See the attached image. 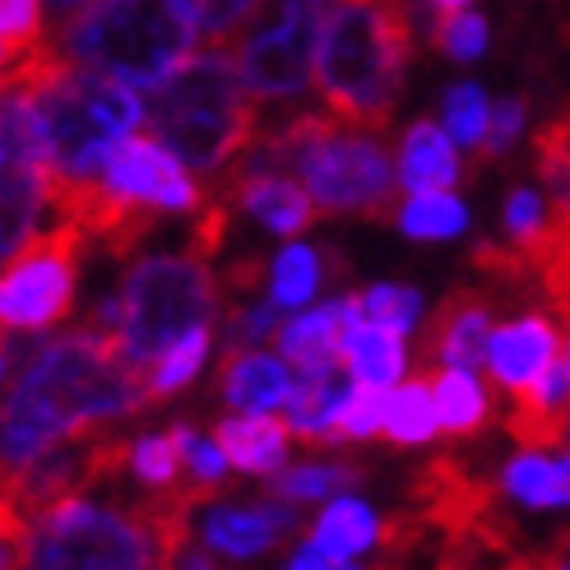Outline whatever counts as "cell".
<instances>
[{
    "mask_svg": "<svg viewBox=\"0 0 570 570\" xmlns=\"http://www.w3.org/2000/svg\"><path fill=\"white\" fill-rule=\"evenodd\" d=\"M488 344H492V302L473 288H454L432 316V325H426V357L460 366V372H478V366H488Z\"/></svg>",
    "mask_w": 570,
    "mask_h": 570,
    "instance_id": "16",
    "label": "cell"
},
{
    "mask_svg": "<svg viewBox=\"0 0 570 570\" xmlns=\"http://www.w3.org/2000/svg\"><path fill=\"white\" fill-rule=\"evenodd\" d=\"M218 390L242 413H274L288 404L293 376L288 366L269 353H227L218 366Z\"/></svg>",
    "mask_w": 570,
    "mask_h": 570,
    "instance_id": "20",
    "label": "cell"
},
{
    "mask_svg": "<svg viewBox=\"0 0 570 570\" xmlns=\"http://www.w3.org/2000/svg\"><path fill=\"white\" fill-rule=\"evenodd\" d=\"M149 121L154 139H163L190 173H223L261 139L250 89L223 47L195 51L163 89H154Z\"/></svg>",
    "mask_w": 570,
    "mask_h": 570,
    "instance_id": "6",
    "label": "cell"
},
{
    "mask_svg": "<svg viewBox=\"0 0 570 570\" xmlns=\"http://www.w3.org/2000/svg\"><path fill=\"white\" fill-rule=\"evenodd\" d=\"M561 334L548 316H520L510 325L492 330V344H488V372L497 376V385H505L510 394L529 390L533 381H543L552 366L561 362Z\"/></svg>",
    "mask_w": 570,
    "mask_h": 570,
    "instance_id": "15",
    "label": "cell"
},
{
    "mask_svg": "<svg viewBox=\"0 0 570 570\" xmlns=\"http://www.w3.org/2000/svg\"><path fill=\"white\" fill-rule=\"evenodd\" d=\"M195 505L199 497L186 478L130 510L66 497L38 515L23 570H173Z\"/></svg>",
    "mask_w": 570,
    "mask_h": 570,
    "instance_id": "2",
    "label": "cell"
},
{
    "mask_svg": "<svg viewBox=\"0 0 570 570\" xmlns=\"http://www.w3.org/2000/svg\"><path fill=\"white\" fill-rule=\"evenodd\" d=\"M325 278V255L316 246H283L269 269V302L278 311H297L316 297Z\"/></svg>",
    "mask_w": 570,
    "mask_h": 570,
    "instance_id": "30",
    "label": "cell"
},
{
    "mask_svg": "<svg viewBox=\"0 0 570 570\" xmlns=\"http://www.w3.org/2000/svg\"><path fill=\"white\" fill-rule=\"evenodd\" d=\"M195 38L199 19L190 0H94L61 28L56 47L89 75L163 89L190 61Z\"/></svg>",
    "mask_w": 570,
    "mask_h": 570,
    "instance_id": "5",
    "label": "cell"
},
{
    "mask_svg": "<svg viewBox=\"0 0 570 570\" xmlns=\"http://www.w3.org/2000/svg\"><path fill=\"white\" fill-rule=\"evenodd\" d=\"M223 316H227V338H233L227 353H250V348H261L265 338L278 334V306L269 297L261 306H227Z\"/></svg>",
    "mask_w": 570,
    "mask_h": 570,
    "instance_id": "40",
    "label": "cell"
},
{
    "mask_svg": "<svg viewBox=\"0 0 570 570\" xmlns=\"http://www.w3.org/2000/svg\"><path fill=\"white\" fill-rule=\"evenodd\" d=\"M381 422H385V390H376V385H353L348 399H344V409H338V417H334V426H330V445L376 436Z\"/></svg>",
    "mask_w": 570,
    "mask_h": 570,
    "instance_id": "37",
    "label": "cell"
},
{
    "mask_svg": "<svg viewBox=\"0 0 570 570\" xmlns=\"http://www.w3.org/2000/svg\"><path fill=\"white\" fill-rule=\"evenodd\" d=\"M501 488L505 497H515L520 505H533V510H552V505H566L570 501V473L561 460H543V454H515L501 473Z\"/></svg>",
    "mask_w": 570,
    "mask_h": 570,
    "instance_id": "26",
    "label": "cell"
},
{
    "mask_svg": "<svg viewBox=\"0 0 570 570\" xmlns=\"http://www.w3.org/2000/svg\"><path fill=\"white\" fill-rule=\"evenodd\" d=\"M283 538V529L261 505H223L205 520V543L227 557H261Z\"/></svg>",
    "mask_w": 570,
    "mask_h": 570,
    "instance_id": "25",
    "label": "cell"
},
{
    "mask_svg": "<svg viewBox=\"0 0 570 570\" xmlns=\"http://www.w3.org/2000/svg\"><path fill=\"white\" fill-rule=\"evenodd\" d=\"M0 357H6V334H0Z\"/></svg>",
    "mask_w": 570,
    "mask_h": 570,
    "instance_id": "47",
    "label": "cell"
},
{
    "mask_svg": "<svg viewBox=\"0 0 570 570\" xmlns=\"http://www.w3.org/2000/svg\"><path fill=\"white\" fill-rule=\"evenodd\" d=\"M250 173H297L321 214L390 218L399 195V163L376 130H362L330 111H297L261 135L237 163Z\"/></svg>",
    "mask_w": 570,
    "mask_h": 570,
    "instance_id": "3",
    "label": "cell"
},
{
    "mask_svg": "<svg viewBox=\"0 0 570 570\" xmlns=\"http://www.w3.org/2000/svg\"><path fill=\"white\" fill-rule=\"evenodd\" d=\"M94 6V0H42V10H47V19L56 23V28H66L79 10H89Z\"/></svg>",
    "mask_w": 570,
    "mask_h": 570,
    "instance_id": "43",
    "label": "cell"
},
{
    "mask_svg": "<svg viewBox=\"0 0 570 570\" xmlns=\"http://www.w3.org/2000/svg\"><path fill=\"white\" fill-rule=\"evenodd\" d=\"M181 469H186V450H181L177 426H173V432H163V436H139L130 445V473L145 482L154 497L181 488Z\"/></svg>",
    "mask_w": 570,
    "mask_h": 570,
    "instance_id": "34",
    "label": "cell"
},
{
    "mask_svg": "<svg viewBox=\"0 0 570 570\" xmlns=\"http://www.w3.org/2000/svg\"><path fill=\"white\" fill-rule=\"evenodd\" d=\"M473 548L478 538L417 505L381 529V561L372 570H464Z\"/></svg>",
    "mask_w": 570,
    "mask_h": 570,
    "instance_id": "13",
    "label": "cell"
},
{
    "mask_svg": "<svg viewBox=\"0 0 570 570\" xmlns=\"http://www.w3.org/2000/svg\"><path fill=\"white\" fill-rule=\"evenodd\" d=\"M460 154H454V139L445 135L441 121H413L404 135V149H399V186H409L413 195L422 190H454L460 181Z\"/></svg>",
    "mask_w": 570,
    "mask_h": 570,
    "instance_id": "22",
    "label": "cell"
},
{
    "mask_svg": "<svg viewBox=\"0 0 570 570\" xmlns=\"http://www.w3.org/2000/svg\"><path fill=\"white\" fill-rule=\"evenodd\" d=\"M195 19H199V33H205L214 47H223L227 38L246 33V23L261 10V0H190Z\"/></svg>",
    "mask_w": 570,
    "mask_h": 570,
    "instance_id": "39",
    "label": "cell"
},
{
    "mask_svg": "<svg viewBox=\"0 0 570 570\" xmlns=\"http://www.w3.org/2000/svg\"><path fill=\"white\" fill-rule=\"evenodd\" d=\"M505 237H510V250H520L524 255V265L533 269L538 278V265H543V250H548V205H543V195L529 190V186H515L505 195Z\"/></svg>",
    "mask_w": 570,
    "mask_h": 570,
    "instance_id": "31",
    "label": "cell"
},
{
    "mask_svg": "<svg viewBox=\"0 0 570 570\" xmlns=\"http://www.w3.org/2000/svg\"><path fill=\"white\" fill-rule=\"evenodd\" d=\"M218 306V283L205 255H149L135 261L121 283V357L139 376L186 338L190 330H205Z\"/></svg>",
    "mask_w": 570,
    "mask_h": 570,
    "instance_id": "7",
    "label": "cell"
},
{
    "mask_svg": "<svg viewBox=\"0 0 570 570\" xmlns=\"http://www.w3.org/2000/svg\"><path fill=\"white\" fill-rule=\"evenodd\" d=\"M422 316V302L413 288H399V283H381V288H366L357 293V321L366 325H381L394 334H409Z\"/></svg>",
    "mask_w": 570,
    "mask_h": 570,
    "instance_id": "36",
    "label": "cell"
},
{
    "mask_svg": "<svg viewBox=\"0 0 570 570\" xmlns=\"http://www.w3.org/2000/svg\"><path fill=\"white\" fill-rule=\"evenodd\" d=\"M344 366L357 376V385H376V390L394 385L399 376H404V366H409L404 334L353 321V330L344 338Z\"/></svg>",
    "mask_w": 570,
    "mask_h": 570,
    "instance_id": "23",
    "label": "cell"
},
{
    "mask_svg": "<svg viewBox=\"0 0 570 570\" xmlns=\"http://www.w3.org/2000/svg\"><path fill=\"white\" fill-rule=\"evenodd\" d=\"M357 321V293L338 297L325 306H311L302 316H293L288 325H278V348L302 372H316V366H334L344 362V338Z\"/></svg>",
    "mask_w": 570,
    "mask_h": 570,
    "instance_id": "17",
    "label": "cell"
},
{
    "mask_svg": "<svg viewBox=\"0 0 570 570\" xmlns=\"http://www.w3.org/2000/svg\"><path fill=\"white\" fill-rule=\"evenodd\" d=\"M432 399H436V417L450 436H469L488 422V390H482L478 372H460V366H445L432 376Z\"/></svg>",
    "mask_w": 570,
    "mask_h": 570,
    "instance_id": "28",
    "label": "cell"
},
{
    "mask_svg": "<svg viewBox=\"0 0 570 570\" xmlns=\"http://www.w3.org/2000/svg\"><path fill=\"white\" fill-rule=\"evenodd\" d=\"M505 570H538V566H505Z\"/></svg>",
    "mask_w": 570,
    "mask_h": 570,
    "instance_id": "46",
    "label": "cell"
},
{
    "mask_svg": "<svg viewBox=\"0 0 570 570\" xmlns=\"http://www.w3.org/2000/svg\"><path fill=\"white\" fill-rule=\"evenodd\" d=\"M214 441L227 454V464L242 473H283L288 469V422H274L269 413H233L214 422Z\"/></svg>",
    "mask_w": 570,
    "mask_h": 570,
    "instance_id": "18",
    "label": "cell"
},
{
    "mask_svg": "<svg viewBox=\"0 0 570 570\" xmlns=\"http://www.w3.org/2000/svg\"><path fill=\"white\" fill-rule=\"evenodd\" d=\"M566 366H570V338H566Z\"/></svg>",
    "mask_w": 570,
    "mask_h": 570,
    "instance_id": "48",
    "label": "cell"
},
{
    "mask_svg": "<svg viewBox=\"0 0 570 570\" xmlns=\"http://www.w3.org/2000/svg\"><path fill=\"white\" fill-rule=\"evenodd\" d=\"M524 121H529V107H524V98H501V102L492 107V130H488V145H482L478 163L501 158V154L515 149V139L524 135Z\"/></svg>",
    "mask_w": 570,
    "mask_h": 570,
    "instance_id": "41",
    "label": "cell"
},
{
    "mask_svg": "<svg viewBox=\"0 0 570 570\" xmlns=\"http://www.w3.org/2000/svg\"><path fill=\"white\" fill-rule=\"evenodd\" d=\"M432 42L450 56V61H460V66H473L482 51H488L492 33H488V19H482L478 10H460V14H450L436 23V33Z\"/></svg>",
    "mask_w": 570,
    "mask_h": 570,
    "instance_id": "38",
    "label": "cell"
},
{
    "mask_svg": "<svg viewBox=\"0 0 570 570\" xmlns=\"http://www.w3.org/2000/svg\"><path fill=\"white\" fill-rule=\"evenodd\" d=\"M288 570H338V561H330V557H325L316 543H306V548H302V552L288 561Z\"/></svg>",
    "mask_w": 570,
    "mask_h": 570,
    "instance_id": "44",
    "label": "cell"
},
{
    "mask_svg": "<svg viewBox=\"0 0 570 570\" xmlns=\"http://www.w3.org/2000/svg\"><path fill=\"white\" fill-rule=\"evenodd\" d=\"M51 154L42 139L38 107L23 89L0 107V265L23 255L42 233V214L51 209Z\"/></svg>",
    "mask_w": 570,
    "mask_h": 570,
    "instance_id": "9",
    "label": "cell"
},
{
    "mask_svg": "<svg viewBox=\"0 0 570 570\" xmlns=\"http://www.w3.org/2000/svg\"><path fill=\"white\" fill-rule=\"evenodd\" d=\"M399 227L413 237V242H445V237H460L469 227V209L464 199H454L450 190H422L409 195L404 209L394 214Z\"/></svg>",
    "mask_w": 570,
    "mask_h": 570,
    "instance_id": "29",
    "label": "cell"
},
{
    "mask_svg": "<svg viewBox=\"0 0 570 570\" xmlns=\"http://www.w3.org/2000/svg\"><path fill=\"white\" fill-rule=\"evenodd\" d=\"M561 464H566V473H570V454H566V460H561Z\"/></svg>",
    "mask_w": 570,
    "mask_h": 570,
    "instance_id": "49",
    "label": "cell"
},
{
    "mask_svg": "<svg viewBox=\"0 0 570 570\" xmlns=\"http://www.w3.org/2000/svg\"><path fill=\"white\" fill-rule=\"evenodd\" d=\"M441 126H445V135L454 139V145L482 154V145H488V130H492V102H488V94H482L478 83H454V89H445V98H441Z\"/></svg>",
    "mask_w": 570,
    "mask_h": 570,
    "instance_id": "35",
    "label": "cell"
},
{
    "mask_svg": "<svg viewBox=\"0 0 570 570\" xmlns=\"http://www.w3.org/2000/svg\"><path fill=\"white\" fill-rule=\"evenodd\" d=\"M348 399V385H344V362L334 366H316V372H302V381H293V394L288 404H283V422H288V432L306 445H330V426L338 417Z\"/></svg>",
    "mask_w": 570,
    "mask_h": 570,
    "instance_id": "21",
    "label": "cell"
},
{
    "mask_svg": "<svg viewBox=\"0 0 570 570\" xmlns=\"http://www.w3.org/2000/svg\"><path fill=\"white\" fill-rule=\"evenodd\" d=\"M149 404V385L102 330H75L42 344L0 399V478L89 436L98 422Z\"/></svg>",
    "mask_w": 570,
    "mask_h": 570,
    "instance_id": "1",
    "label": "cell"
},
{
    "mask_svg": "<svg viewBox=\"0 0 570 570\" xmlns=\"http://www.w3.org/2000/svg\"><path fill=\"white\" fill-rule=\"evenodd\" d=\"M566 413H570V366L561 357L543 381H533L529 390L515 394V409H510V417H505V432L529 450H543V445L561 441Z\"/></svg>",
    "mask_w": 570,
    "mask_h": 570,
    "instance_id": "19",
    "label": "cell"
},
{
    "mask_svg": "<svg viewBox=\"0 0 570 570\" xmlns=\"http://www.w3.org/2000/svg\"><path fill=\"white\" fill-rule=\"evenodd\" d=\"M376 538H381L376 515L353 497H338L334 505H325L316 529H311V543H316L330 561H353L357 552L372 548Z\"/></svg>",
    "mask_w": 570,
    "mask_h": 570,
    "instance_id": "24",
    "label": "cell"
},
{
    "mask_svg": "<svg viewBox=\"0 0 570 570\" xmlns=\"http://www.w3.org/2000/svg\"><path fill=\"white\" fill-rule=\"evenodd\" d=\"M533 158H538V177L548 186V250L538 265V283L561 311L570 297V107L538 130L533 139Z\"/></svg>",
    "mask_w": 570,
    "mask_h": 570,
    "instance_id": "12",
    "label": "cell"
},
{
    "mask_svg": "<svg viewBox=\"0 0 570 570\" xmlns=\"http://www.w3.org/2000/svg\"><path fill=\"white\" fill-rule=\"evenodd\" d=\"M381 432L394 445H422L441 432L436 417V399H432V376H417L409 385H399L394 394H385V422Z\"/></svg>",
    "mask_w": 570,
    "mask_h": 570,
    "instance_id": "27",
    "label": "cell"
},
{
    "mask_svg": "<svg viewBox=\"0 0 570 570\" xmlns=\"http://www.w3.org/2000/svg\"><path fill=\"white\" fill-rule=\"evenodd\" d=\"M223 199H233L237 209H246L255 223H265L274 237H302L316 223V199L306 195L302 181L283 173H250V167H233V177L218 190Z\"/></svg>",
    "mask_w": 570,
    "mask_h": 570,
    "instance_id": "14",
    "label": "cell"
},
{
    "mask_svg": "<svg viewBox=\"0 0 570 570\" xmlns=\"http://www.w3.org/2000/svg\"><path fill=\"white\" fill-rule=\"evenodd\" d=\"M181 570H214V561H209V557H205V552H190V557H186V566H181Z\"/></svg>",
    "mask_w": 570,
    "mask_h": 570,
    "instance_id": "45",
    "label": "cell"
},
{
    "mask_svg": "<svg viewBox=\"0 0 570 570\" xmlns=\"http://www.w3.org/2000/svg\"><path fill=\"white\" fill-rule=\"evenodd\" d=\"M362 482L357 464H297V469H283L274 473V497L306 505V501H325V497H344L348 488Z\"/></svg>",
    "mask_w": 570,
    "mask_h": 570,
    "instance_id": "33",
    "label": "cell"
},
{
    "mask_svg": "<svg viewBox=\"0 0 570 570\" xmlns=\"http://www.w3.org/2000/svg\"><path fill=\"white\" fill-rule=\"evenodd\" d=\"M0 372H6V357H0Z\"/></svg>",
    "mask_w": 570,
    "mask_h": 570,
    "instance_id": "50",
    "label": "cell"
},
{
    "mask_svg": "<svg viewBox=\"0 0 570 570\" xmlns=\"http://www.w3.org/2000/svg\"><path fill=\"white\" fill-rule=\"evenodd\" d=\"M89 237L70 223H56L23 255L0 269V330L38 334L61 325L75 311L79 293V255Z\"/></svg>",
    "mask_w": 570,
    "mask_h": 570,
    "instance_id": "10",
    "label": "cell"
},
{
    "mask_svg": "<svg viewBox=\"0 0 570 570\" xmlns=\"http://www.w3.org/2000/svg\"><path fill=\"white\" fill-rule=\"evenodd\" d=\"M102 190L117 199V209H126L139 223H158L163 214H199L209 205V195L195 186L190 167L154 135L121 139L107 163Z\"/></svg>",
    "mask_w": 570,
    "mask_h": 570,
    "instance_id": "11",
    "label": "cell"
},
{
    "mask_svg": "<svg viewBox=\"0 0 570 570\" xmlns=\"http://www.w3.org/2000/svg\"><path fill=\"white\" fill-rule=\"evenodd\" d=\"M209 348H214L209 325H205V330H190L186 338H177V344L167 348V353L149 366V376H145V385H149V404H154V399H167V394L186 390V385L199 376V366H205Z\"/></svg>",
    "mask_w": 570,
    "mask_h": 570,
    "instance_id": "32",
    "label": "cell"
},
{
    "mask_svg": "<svg viewBox=\"0 0 570 570\" xmlns=\"http://www.w3.org/2000/svg\"><path fill=\"white\" fill-rule=\"evenodd\" d=\"M404 6H409V19L422 14V28L426 33H436L441 19L460 14V10H473V0H404ZM413 28H417V19H413Z\"/></svg>",
    "mask_w": 570,
    "mask_h": 570,
    "instance_id": "42",
    "label": "cell"
},
{
    "mask_svg": "<svg viewBox=\"0 0 570 570\" xmlns=\"http://www.w3.org/2000/svg\"><path fill=\"white\" fill-rule=\"evenodd\" d=\"M413 33L404 0H344L316 51V94L330 117L385 135L413 61Z\"/></svg>",
    "mask_w": 570,
    "mask_h": 570,
    "instance_id": "4",
    "label": "cell"
},
{
    "mask_svg": "<svg viewBox=\"0 0 570 570\" xmlns=\"http://www.w3.org/2000/svg\"><path fill=\"white\" fill-rule=\"evenodd\" d=\"M330 23V0H274L246 23L237 42V70L250 98L283 102L316 83V51Z\"/></svg>",
    "mask_w": 570,
    "mask_h": 570,
    "instance_id": "8",
    "label": "cell"
}]
</instances>
